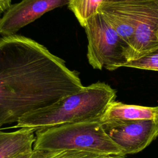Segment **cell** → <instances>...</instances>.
<instances>
[{"label": "cell", "mask_w": 158, "mask_h": 158, "mask_svg": "<svg viewBox=\"0 0 158 158\" xmlns=\"http://www.w3.org/2000/svg\"><path fill=\"white\" fill-rule=\"evenodd\" d=\"M83 87L77 72L23 36L0 38V127Z\"/></svg>", "instance_id": "6da1fadb"}, {"label": "cell", "mask_w": 158, "mask_h": 158, "mask_svg": "<svg viewBox=\"0 0 158 158\" xmlns=\"http://www.w3.org/2000/svg\"><path fill=\"white\" fill-rule=\"evenodd\" d=\"M115 98V90L109 85L103 82L93 83L50 106L26 114L14 128L37 131L66 123L100 122Z\"/></svg>", "instance_id": "7a4b0ae2"}, {"label": "cell", "mask_w": 158, "mask_h": 158, "mask_svg": "<svg viewBox=\"0 0 158 158\" xmlns=\"http://www.w3.org/2000/svg\"><path fill=\"white\" fill-rule=\"evenodd\" d=\"M33 149L73 150L125 158L99 121L66 123L38 130Z\"/></svg>", "instance_id": "3957f363"}, {"label": "cell", "mask_w": 158, "mask_h": 158, "mask_svg": "<svg viewBox=\"0 0 158 158\" xmlns=\"http://www.w3.org/2000/svg\"><path fill=\"white\" fill-rule=\"evenodd\" d=\"M83 28L88 39L87 57L93 68L112 71L128 61L127 44L101 13L90 17Z\"/></svg>", "instance_id": "277c9868"}, {"label": "cell", "mask_w": 158, "mask_h": 158, "mask_svg": "<svg viewBox=\"0 0 158 158\" xmlns=\"http://www.w3.org/2000/svg\"><path fill=\"white\" fill-rule=\"evenodd\" d=\"M101 123L125 155L141 151L158 136V119L114 120Z\"/></svg>", "instance_id": "5b68a950"}, {"label": "cell", "mask_w": 158, "mask_h": 158, "mask_svg": "<svg viewBox=\"0 0 158 158\" xmlns=\"http://www.w3.org/2000/svg\"><path fill=\"white\" fill-rule=\"evenodd\" d=\"M70 0H21L12 4L0 19V35H14L44 14L69 4Z\"/></svg>", "instance_id": "8992f818"}, {"label": "cell", "mask_w": 158, "mask_h": 158, "mask_svg": "<svg viewBox=\"0 0 158 158\" xmlns=\"http://www.w3.org/2000/svg\"><path fill=\"white\" fill-rule=\"evenodd\" d=\"M157 31L158 0H154L149 9L136 26L132 43L127 55L128 61L142 57L158 48Z\"/></svg>", "instance_id": "52a82bcc"}, {"label": "cell", "mask_w": 158, "mask_h": 158, "mask_svg": "<svg viewBox=\"0 0 158 158\" xmlns=\"http://www.w3.org/2000/svg\"><path fill=\"white\" fill-rule=\"evenodd\" d=\"M158 119V106L147 107L126 104L114 101L108 106L100 120L101 123L109 121H133Z\"/></svg>", "instance_id": "ba28073f"}, {"label": "cell", "mask_w": 158, "mask_h": 158, "mask_svg": "<svg viewBox=\"0 0 158 158\" xmlns=\"http://www.w3.org/2000/svg\"><path fill=\"white\" fill-rule=\"evenodd\" d=\"M34 131L28 128L10 132L0 131V158H13L31 151L35 140Z\"/></svg>", "instance_id": "9c48e42d"}, {"label": "cell", "mask_w": 158, "mask_h": 158, "mask_svg": "<svg viewBox=\"0 0 158 158\" xmlns=\"http://www.w3.org/2000/svg\"><path fill=\"white\" fill-rule=\"evenodd\" d=\"M98 12L102 14L105 20L127 44L128 52L132 43L135 28L119 13L103 4H101Z\"/></svg>", "instance_id": "30bf717a"}, {"label": "cell", "mask_w": 158, "mask_h": 158, "mask_svg": "<svg viewBox=\"0 0 158 158\" xmlns=\"http://www.w3.org/2000/svg\"><path fill=\"white\" fill-rule=\"evenodd\" d=\"M107 156H111L73 150L33 149L30 151L27 158H104Z\"/></svg>", "instance_id": "8fae6325"}, {"label": "cell", "mask_w": 158, "mask_h": 158, "mask_svg": "<svg viewBox=\"0 0 158 158\" xmlns=\"http://www.w3.org/2000/svg\"><path fill=\"white\" fill-rule=\"evenodd\" d=\"M104 0H70L69 8L73 12L80 24L83 27L86 21L96 14Z\"/></svg>", "instance_id": "7c38bea8"}, {"label": "cell", "mask_w": 158, "mask_h": 158, "mask_svg": "<svg viewBox=\"0 0 158 158\" xmlns=\"http://www.w3.org/2000/svg\"><path fill=\"white\" fill-rule=\"evenodd\" d=\"M122 67L158 71V48L142 57L128 60Z\"/></svg>", "instance_id": "4fadbf2b"}, {"label": "cell", "mask_w": 158, "mask_h": 158, "mask_svg": "<svg viewBox=\"0 0 158 158\" xmlns=\"http://www.w3.org/2000/svg\"><path fill=\"white\" fill-rule=\"evenodd\" d=\"M11 5V0H0V15L4 14Z\"/></svg>", "instance_id": "5bb4252c"}, {"label": "cell", "mask_w": 158, "mask_h": 158, "mask_svg": "<svg viewBox=\"0 0 158 158\" xmlns=\"http://www.w3.org/2000/svg\"><path fill=\"white\" fill-rule=\"evenodd\" d=\"M30 151L26 152L20 154H19V155H18V156H15V157H14L13 158H27L28 155H29V154H30Z\"/></svg>", "instance_id": "9a60e30c"}, {"label": "cell", "mask_w": 158, "mask_h": 158, "mask_svg": "<svg viewBox=\"0 0 158 158\" xmlns=\"http://www.w3.org/2000/svg\"><path fill=\"white\" fill-rule=\"evenodd\" d=\"M127 1H132V0H104L102 2H123Z\"/></svg>", "instance_id": "2e32d148"}, {"label": "cell", "mask_w": 158, "mask_h": 158, "mask_svg": "<svg viewBox=\"0 0 158 158\" xmlns=\"http://www.w3.org/2000/svg\"><path fill=\"white\" fill-rule=\"evenodd\" d=\"M157 38H158V31H157Z\"/></svg>", "instance_id": "e0dca14e"}]
</instances>
